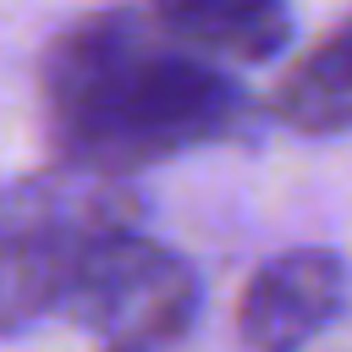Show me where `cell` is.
Returning <instances> with one entry per match:
<instances>
[{"instance_id":"cell-6","label":"cell","mask_w":352,"mask_h":352,"mask_svg":"<svg viewBox=\"0 0 352 352\" xmlns=\"http://www.w3.org/2000/svg\"><path fill=\"white\" fill-rule=\"evenodd\" d=\"M275 121L308 138H336L352 132V16L324 28L275 82L270 94Z\"/></svg>"},{"instance_id":"cell-2","label":"cell","mask_w":352,"mask_h":352,"mask_svg":"<svg viewBox=\"0 0 352 352\" xmlns=\"http://www.w3.org/2000/svg\"><path fill=\"white\" fill-rule=\"evenodd\" d=\"M143 204L126 176L60 165L0 187V336L60 314L66 280L88 242L138 226Z\"/></svg>"},{"instance_id":"cell-3","label":"cell","mask_w":352,"mask_h":352,"mask_svg":"<svg viewBox=\"0 0 352 352\" xmlns=\"http://www.w3.org/2000/svg\"><path fill=\"white\" fill-rule=\"evenodd\" d=\"M60 314L99 336L104 352H165L198 319V275L165 242L121 226L82 248Z\"/></svg>"},{"instance_id":"cell-5","label":"cell","mask_w":352,"mask_h":352,"mask_svg":"<svg viewBox=\"0 0 352 352\" xmlns=\"http://www.w3.org/2000/svg\"><path fill=\"white\" fill-rule=\"evenodd\" d=\"M143 11L209 60H275L292 44V6L286 0H143Z\"/></svg>"},{"instance_id":"cell-1","label":"cell","mask_w":352,"mask_h":352,"mask_svg":"<svg viewBox=\"0 0 352 352\" xmlns=\"http://www.w3.org/2000/svg\"><path fill=\"white\" fill-rule=\"evenodd\" d=\"M38 110L60 165L126 176L236 138L248 94L220 60L170 38L148 11H88L38 60Z\"/></svg>"},{"instance_id":"cell-4","label":"cell","mask_w":352,"mask_h":352,"mask_svg":"<svg viewBox=\"0 0 352 352\" xmlns=\"http://www.w3.org/2000/svg\"><path fill=\"white\" fill-rule=\"evenodd\" d=\"M346 302V264L330 248H292L253 270L236 302L248 352H302Z\"/></svg>"}]
</instances>
